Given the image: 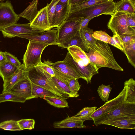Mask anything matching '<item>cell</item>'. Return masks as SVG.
I'll use <instances>...</instances> for the list:
<instances>
[{"mask_svg": "<svg viewBox=\"0 0 135 135\" xmlns=\"http://www.w3.org/2000/svg\"><path fill=\"white\" fill-rule=\"evenodd\" d=\"M73 46L79 47L86 52H88L89 50L80 31L69 40L61 44L59 46L62 48H67Z\"/></svg>", "mask_w": 135, "mask_h": 135, "instance_id": "d6986e66", "label": "cell"}, {"mask_svg": "<svg viewBox=\"0 0 135 135\" xmlns=\"http://www.w3.org/2000/svg\"><path fill=\"white\" fill-rule=\"evenodd\" d=\"M112 89V88L110 86V85H105L102 84L98 88L97 91L98 94L104 102L108 101L109 94Z\"/></svg>", "mask_w": 135, "mask_h": 135, "instance_id": "d590c367", "label": "cell"}, {"mask_svg": "<svg viewBox=\"0 0 135 135\" xmlns=\"http://www.w3.org/2000/svg\"><path fill=\"white\" fill-rule=\"evenodd\" d=\"M27 77L24 65L21 64L16 72L5 84H3L2 92L9 91L16 84Z\"/></svg>", "mask_w": 135, "mask_h": 135, "instance_id": "ac0fdd59", "label": "cell"}, {"mask_svg": "<svg viewBox=\"0 0 135 135\" xmlns=\"http://www.w3.org/2000/svg\"><path fill=\"white\" fill-rule=\"evenodd\" d=\"M0 31L2 32L4 37L8 38L17 37L18 35L22 34L41 33L45 31L31 27L30 23L24 24L14 23L0 28Z\"/></svg>", "mask_w": 135, "mask_h": 135, "instance_id": "9c48e42d", "label": "cell"}, {"mask_svg": "<svg viewBox=\"0 0 135 135\" xmlns=\"http://www.w3.org/2000/svg\"><path fill=\"white\" fill-rule=\"evenodd\" d=\"M50 44L29 40L23 61L25 69L34 67L42 62L41 56L44 49Z\"/></svg>", "mask_w": 135, "mask_h": 135, "instance_id": "277c9868", "label": "cell"}, {"mask_svg": "<svg viewBox=\"0 0 135 135\" xmlns=\"http://www.w3.org/2000/svg\"><path fill=\"white\" fill-rule=\"evenodd\" d=\"M116 11H122L129 14L135 13V1L121 0L115 3Z\"/></svg>", "mask_w": 135, "mask_h": 135, "instance_id": "cb8c5ba5", "label": "cell"}, {"mask_svg": "<svg viewBox=\"0 0 135 135\" xmlns=\"http://www.w3.org/2000/svg\"><path fill=\"white\" fill-rule=\"evenodd\" d=\"M61 3L69 5V0H56Z\"/></svg>", "mask_w": 135, "mask_h": 135, "instance_id": "7dc6e473", "label": "cell"}, {"mask_svg": "<svg viewBox=\"0 0 135 135\" xmlns=\"http://www.w3.org/2000/svg\"><path fill=\"white\" fill-rule=\"evenodd\" d=\"M124 43H129L135 41V35H119Z\"/></svg>", "mask_w": 135, "mask_h": 135, "instance_id": "7bdbcfd3", "label": "cell"}, {"mask_svg": "<svg viewBox=\"0 0 135 135\" xmlns=\"http://www.w3.org/2000/svg\"><path fill=\"white\" fill-rule=\"evenodd\" d=\"M25 70L27 76L31 82L48 89L58 97L65 99L69 98L57 88L51 78L48 79L36 67L25 69Z\"/></svg>", "mask_w": 135, "mask_h": 135, "instance_id": "5b68a950", "label": "cell"}, {"mask_svg": "<svg viewBox=\"0 0 135 135\" xmlns=\"http://www.w3.org/2000/svg\"><path fill=\"white\" fill-rule=\"evenodd\" d=\"M0 129L8 131L22 130L20 127L17 121L12 120H8L1 123Z\"/></svg>", "mask_w": 135, "mask_h": 135, "instance_id": "e575fe53", "label": "cell"}, {"mask_svg": "<svg viewBox=\"0 0 135 135\" xmlns=\"http://www.w3.org/2000/svg\"><path fill=\"white\" fill-rule=\"evenodd\" d=\"M31 83L32 94L36 98L38 97L43 98L46 97H57L55 94L48 89L32 82Z\"/></svg>", "mask_w": 135, "mask_h": 135, "instance_id": "f1b7e54d", "label": "cell"}, {"mask_svg": "<svg viewBox=\"0 0 135 135\" xmlns=\"http://www.w3.org/2000/svg\"><path fill=\"white\" fill-rule=\"evenodd\" d=\"M48 103L54 107L58 108H68L69 106L65 99L61 97H46L43 98Z\"/></svg>", "mask_w": 135, "mask_h": 135, "instance_id": "d6a6232c", "label": "cell"}, {"mask_svg": "<svg viewBox=\"0 0 135 135\" xmlns=\"http://www.w3.org/2000/svg\"><path fill=\"white\" fill-rule=\"evenodd\" d=\"M135 114V104L122 102L110 110L93 120L96 126L101 125L104 121L123 115Z\"/></svg>", "mask_w": 135, "mask_h": 135, "instance_id": "ba28073f", "label": "cell"}, {"mask_svg": "<svg viewBox=\"0 0 135 135\" xmlns=\"http://www.w3.org/2000/svg\"><path fill=\"white\" fill-rule=\"evenodd\" d=\"M110 0H88L79 3L70 4L69 14L92 6L104 3Z\"/></svg>", "mask_w": 135, "mask_h": 135, "instance_id": "83f0119b", "label": "cell"}, {"mask_svg": "<svg viewBox=\"0 0 135 135\" xmlns=\"http://www.w3.org/2000/svg\"><path fill=\"white\" fill-rule=\"evenodd\" d=\"M69 5L59 2L57 4L53 20L51 27H58L67 18L69 12Z\"/></svg>", "mask_w": 135, "mask_h": 135, "instance_id": "2e32d148", "label": "cell"}, {"mask_svg": "<svg viewBox=\"0 0 135 135\" xmlns=\"http://www.w3.org/2000/svg\"><path fill=\"white\" fill-rule=\"evenodd\" d=\"M9 91L27 100L36 98L32 95L31 82L27 76L14 85Z\"/></svg>", "mask_w": 135, "mask_h": 135, "instance_id": "4fadbf2b", "label": "cell"}, {"mask_svg": "<svg viewBox=\"0 0 135 135\" xmlns=\"http://www.w3.org/2000/svg\"><path fill=\"white\" fill-rule=\"evenodd\" d=\"M83 122L80 120H69L65 119L60 121L54 122L53 127L56 128H85L86 127L83 124Z\"/></svg>", "mask_w": 135, "mask_h": 135, "instance_id": "603a6c76", "label": "cell"}, {"mask_svg": "<svg viewBox=\"0 0 135 135\" xmlns=\"http://www.w3.org/2000/svg\"><path fill=\"white\" fill-rule=\"evenodd\" d=\"M88 0H69V4H74L79 3Z\"/></svg>", "mask_w": 135, "mask_h": 135, "instance_id": "bcb514c9", "label": "cell"}, {"mask_svg": "<svg viewBox=\"0 0 135 135\" xmlns=\"http://www.w3.org/2000/svg\"><path fill=\"white\" fill-rule=\"evenodd\" d=\"M127 13L122 11H116L111 16L107 24L108 28L113 33L119 35H135V30L127 25L126 18Z\"/></svg>", "mask_w": 135, "mask_h": 135, "instance_id": "8992f818", "label": "cell"}, {"mask_svg": "<svg viewBox=\"0 0 135 135\" xmlns=\"http://www.w3.org/2000/svg\"><path fill=\"white\" fill-rule=\"evenodd\" d=\"M92 36L95 39L109 44L111 37L105 32L102 30L93 31Z\"/></svg>", "mask_w": 135, "mask_h": 135, "instance_id": "8d00e7d4", "label": "cell"}, {"mask_svg": "<svg viewBox=\"0 0 135 135\" xmlns=\"http://www.w3.org/2000/svg\"><path fill=\"white\" fill-rule=\"evenodd\" d=\"M92 19L90 17L82 18L80 22V31L83 29L88 27L89 22Z\"/></svg>", "mask_w": 135, "mask_h": 135, "instance_id": "ee69618b", "label": "cell"}, {"mask_svg": "<svg viewBox=\"0 0 135 135\" xmlns=\"http://www.w3.org/2000/svg\"><path fill=\"white\" fill-rule=\"evenodd\" d=\"M6 61L3 52L0 51V65Z\"/></svg>", "mask_w": 135, "mask_h": 135, "instance_id": "f6af8a7d", "label": "cell"}, {"mask_svg": "<svg viewBox=\"0 0 135 135\" xmlns=\"http://www.w3.org/2000/svg\"><path fill=\"white\" fill-rule=\"evenodd\" d=\"M126 91V88H124L119 94L114 98L107 102L102 106L97 109L92 114L91 116L93 121L110 110L114 107L124 101Z\"/></svg>", "mask_w": 135, "mask_h": 135, "instance_id": "5bb4252c", "label": "cell"}, {"mask_svg": "<svg viewBox=\"0 0 135 135\" xmlns=\"http://www.w3.org/2000/svg\"><path fill=\"white\" fill-rule=\"evenodd\" d=\"M115 2L113 0L97 4L69 14L67 18L90 17L92 18L102 15H113L115 12Z\"/></svg>", "mask_w": 135, "mask_h": 135, "instance_id": "3957f363", "label": "cell"}, {"mask_svg": "<svg viewBox=\"0 0 135 135\" xmlns=\"http://www.w3.org/2000/svg\"><path fill=\"white\" fill-rule=\"evenodd\" d=\"M54 72V76L67 83L73 92L76 94H78V91L80 89L81 85L79 84L78 79L69 77L55 70Z\"/></svg>", "mask_w": 135, "mask_h": 135, "instance_id": "d4e9b609", "label": "cell"}, {"mask_svg": "<svg viewBox=\"0 0 135 135\" xmlns=\"http://www.w3.org/2000/svg\"><path fill=\"white\" fill-rule=\"evenodd\" d=\"M6 61L15 66L19 68L21 65L20 62L15 56L7 52H3Z\"/></svg>", "mask_w": 135, "mask_h": 135, "instance_id": "60d3db41", "label": "cell"}, {"mask_svg": "<svg viewBox=\"0 0 135 135\" xmlns=\"http://www.w3.org/2000/svg\"><path fill=\"white\" fill-rule=\"evenodd\" d=\"M85 53L90 61L98 69L107 67L117 71H123L115 60L107 43L97 40L96 46L89 47V51Z\"/></svg>", "mask_w": 135, "mask_h": 135, "instance_id": "7a4b0ae2", "label": "cell"}, {"mask_svg": "<svg viewBox=\"0 0 135 135\" xmlns=\"http://www.w3.org/2000/svg\"><path fill=\"white\" fill-rule=\"evenodd\" d=\"M126 22L129 28L135 30V13H127Z\"/></svg>", "mask_w": 135, "mask_h": 135, "instance_id": "b9f144b4", "label": "cell"}, {"mask_svg": "<svg viewBox=\"0 0 135 135\" xmlns=\"http://www.w3.org/2000/svg\"><path fill=\"white\" fill-rule=\"evenodd\" d=\"M97 107H85L76 115L70 117L68 116L66 119L69 120H80L83 121L92 120L91 116L92 114L96 110Z\"/></svg>", "mask_w": 135, "mask_h": 135, "instance_id": "4316f807", "label": "cell"}, {"mask_svg": "<svg viewBox=\"0 0 135 135\" xmlns=\"http://www.w3.org/2000/svg\"><path fill=\"white\" fill-rule=\"evenodd\" d=\"M80 31L89 49L90 47L96 46L97 40L92 36L93 32L92 29L87 27L80 30Z\"/></svg>", "mask_w": 135, "mask_h": 135, "instance_id": "4dcf8cb0", "label": "cell"}, {"mask_svg": "<svg viewBox=\"0 0 135 135\" xmlns=\"http://www.w3.org/2000/svg\"><path fill=\"white\" fill-rule=\"evenodd\" d=\"M59 2L56 0H52L50 3L47 4L46 6L48 20L50 27L55 13L56 6Z\"/></svg>", "mask_w": 135, "mask_h": 135, "instance_id": "74e56055", "label": "cell"}, {"mask_svg": "<svg viewBox=\"0 0 135 135\" xmlns=\"http://www.w3.org/2000/svg\"><path fill=\"white\" fill-rule=\"evenodd\" d=\"M120 129H135V114L123 115L102 123Z\"/></svg>", "mask_w": 135, "mask_h": 135, "instance_id": "7c38bea8", "label": "cell"}, {"mask_svg": "<svg viewBox=\"0 0 135 135\" xmlns=\"http://www.w3.org/2000/svg\"><path fill=\"white\" fill-rule=\"evenodd\" d=\"M30 23L31 27L38 30L46 31L52 28L49 21L46 6L38 11L36 17Z\"/></svg>", "mask_w": 135, "mask_h": 135, "instance_id": "9a60e30c", "label": "cell"}, {"mask_svg": "<svg viewBox=\"0 0 135 135\" xmlns=\"http://www.w3.org/2000/svg\"><path fill=\"white\" fill-rule=\"evenodd\" d=\"M68 52L63 60L68 63L83 77L87 84L91 82L93 76L99 73V69L92 63L86 54L76 46L69 47Z\"/></svg>", "mask_w": 135, "mask_h": 135, "instance_id": "6da1fadb", "label": "cell"}, {"mask_svg": "<svg viewBox=\"0 0 135 135\" xmlns=\"http://www.w3.org/2000/svg\"><path fill=\"white\" fill-rule=\"evenodd\" d=\"M111 37L110 44L121 50L122 52L124 50V42L117 33H115Z\"/></svg>", "mask_w": 135, "mask_h": 135, "instance_id": "ab89813d", "label": "cell"}, {"mask_svg": "<svg viewBox=\"0 0 135 135\" xmlns=\"http://www.w3.org/2000/svg\"><path fill=\"white\" fill-rule=\"evenodd\" d=\"M18 68L6 61L0 65V76L5 84L16 72Z\"/></svg>", "mask_w": 135, "mask_h": 135, "instance_id": "ffe728a7", "label": "cell"}, {"mask_svg": "<svg viewBox=\"0 0 135 135\" xmlns=\"http://www.w3.org/2000/svg\"><path fill=\"white\" fill-rule=\"evenodd\" d=\"M51 79L57 88L69 98L77 97L79 94L74 93L70 89L67 83L55 76L51 77Z\"/></svg>", "mask_w": 135, "mask_h": 135, "instance_id": "484cf974", "label": "cell"}, {"mask_svg": "<svg viewBox=\"0 0 135 135\" xmlns=\"http://www.w3.org/2000/svg\"><path fill=\"white\" fill-rule=\"evenodd\" d=\"M124 86L126 91L123 102L135 104V81L132 78L126 81Z\"/></svg>", "mask_w": 135, "mask_h": 135, "instance_id": "44dd1931", "label": "cell"}, {"mask_svg": "<svg viewBox=\"0 0 135 135\" xmlns=\"http://www.w3.org/2000/svg\"><path fill=\"white\" fill-rule=\"evenodd\" d=\"M52 66L55 71L69 77L77 79L83 78L76 71L64 60L52 63Z\"/></svg>", "mask_w": 135, "mask_h": 135, "instance_id": "e0dca14e", "label": "cell"}, {"mask_svg": "<svg viewBox=\"0 0 135 135\" xmlns=\"http://www.w3.org/2000/svg\"><path fill=\"white\" fill-rule=\"evenodd\" d=\"M132 0L135 1V0Z\"/></svg>", "mask_w": 135, "mask_h": 135, "instance_id": "681fc988", "label": "cell"}, {"mask_svg": "<svg viewBox=\"0 0 135 135\" xmlns=\"http://www.w3.org/2000/svg\"><path fill=\"white\" fill-rule=\"evenodd\" d=\"M82 18H67L57 28V42L58 46L69 40L80 31V22Z\"/></svg>", "mask_w": 135, "mask_h": 135, "instance_id": "52a82bcc", "label": "cell"}, {"mask_svg": "<svg viewBox=\"0 0 135 135\" xmlns=\"http://www.w3.org/2000/svg\"><path fill=\"white\" fill-rule=\"evenodd\" d=\"M123 52L126 56L129 62L135 68V41L124 44Z\"/></svg>", "mask_w": 135, "mask_h": 135, "instance_id": "f546056e", "label": "cell"}, {"mask_svg": "<svg viewBox=\"0 0 135 135\" xmlns=\"http://www.w3.org/2000/svg\"><path fill=\"white\" fill-rule=\"evenodd\" d=\"M18 125L22 130H31L34 128L35 122L33 119H22L17 121Z\"/></svg>", "mask_w": 135, "mask_h": 135, "instance_id": "f35d334b", "label": "cell"}, {"mask_svg": "<svg viewBox=\"0 0 135 135\" xmlns=\"http://www.w3.org/2000/svg\"><path fill=\"white\" fill-rule=\"evenodd\" d=\"M3 0H0V1H3Z\"/></svg>", "mask_w": 135, "mask_h": 135, "instance_id": "c3c4849f", "label": "cell"}, {"mask_svg": "<svg viewBox=\"0 0 135 135\" xmlns=\"http://www.w3.org/2000/svg\"><path fill=\"white\" fill-rule=\"evenodd\" d=\"M26 100L25 98L10 91L2 92L0 94V103L7 101L24 103Z\"/></svg>", "mask_w": 135, "mask_h": 135, "instance_id": "836d02e7", "label": "cell"}, {"mask_svg": "<svg viewBox=\"0 0 135 135\" xmlns=\"http://www.w3.org/2000/svg\"><path fill=\"white\" fill-rule=\"evenodd\" d=\"M52 63L47 61L42 62L36 67L49 80L55 76L54 71L52 67Z\"/></svg>", "mask_w": 135, "mask_h": 135, "instance_id": "1f68e13d", "label": "cell"}, {"mask_svg": "<svg viewBox=\"0 0 135 135\" xmlns=\"http://www.w3.org/2000/svg\"><path fill=\"white\" fill-rule=\"evenodd\" d=\"M20 17L15 12L10 1L0 4V28L16 23Z\"/></svg>", "mask_w": 135, "mask_h": 135, "instance_id": "30bf717a", "label": "cell"}, {"mask_svg": "<svg viewBox=\"0 0 135 135\" xmlns=\"http://www.w3.org/2000/svg\"><path fill=\"white\" fill-rule=\"evenodd\" d=\"M57 30L51 29L45 31L41 33L22 34L18 35L17 37L26 38L31 41L49 44L50 45H57Z\"/></svg>", "mask_w": 135, "mask_h": 135, "instance_id": "8fae6325", "label": "cell"}, {"mask_svg": "<svg viewBox=\"0 0 135 135\" xmlns=\"http://www.w3.org/2000/svg\"><path fill=\"white\" fill-rule=\"evenodd\" d=\"M38 1V0H33L22 12L18 15L19 16L26 18L31 23L38 12L37 7Z\"/></svg>", "mask_w": 135, "mask_h": 135, "instance_id": "7402d4cb", "label": "cell"}]
</instances>
